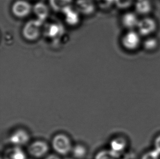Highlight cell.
Instances as JSON below:
<instances>
[{
	"label": "cell",
	"mask_w": 160,
	"mask_h": 159,
	"mask_svg": "<svg viewBox=\"0 0 160 159\" xmlns=\"http://www.w3.org/2000/svg\"><path fill=\"white\" fill-rule=\"evenodd\" d=\"M50 147V145L45 141L36 140L28 144L27 153L33 158L43 159L48 156Z\"/></svg>",
	"instance_id": "7a4b0ae2"
},
{
	"label": "cell",
	"mask_w": 160,
	"mask_h": 159,
	"mask_svg": "<svg viewBox=\"0 0 160 159\" xmlns=\"http://www.w3.org/2000/svg\"><path fill=\"white\" fill-rule=\"evenodd\" d=\"M160 153L155 149L145 154L142 159H159Z\"/></svg>",
	"instance_id": "4fadbf2b"
},
{
	"label": "cell",
	"mask_w": 160,
	"mask_h": 159,
	"mask_svg": "<svg viewBox=\"0 0 160 159\" xmlns=\"http://www.w3.org/2000/svg\"><path fill=\"white\" fill-rule=\"evenodd\" d=\"M123 47L128 50H135L141 44V35L138 32L130 30L123 36L122 39Z\"/></svg>",
	"instance_id": "277c9868"
},
{
	"label": "cell",
	"mask_w": 160,
	"mask_h": 159,
	"mask_svg": "<svg viewBox=\"0 0 160 159\" xmlns=\"http://www.w3.org/2000/svg\"><path fill=\"white\" fill-rule=\"evenodd\" d=\"M144 46L148 51H152L156 49L158 46V41L154 38H149L144 43Z\"/></svg>",
	"instance_id": "7c38bea8"
},
{
	"label": "cell",
	"mask_w": 160,
	"mask_h": 159,
	"mask_svg": "<svg viewBox=\"0 0 160 159\" xmlns=\"http://www.w3.org/2000/svg\"><path fill=\"white\" fill-rule=\"evenodd\" d=\"M31 136L26 129L18 128L11 132L9 136V142L13 146L21 147L30 142Z\"/></svg>",
	"instance_id": "3957f363"
},
{
	"label": "cell",
	"mask_w": 160,
	"mask_h": 159,
	"mask_svg": "<svg viewBox=\"0 0 160 159\" xmlns=\"http://www.w3.org/2000/svg\"><path fill=\"white\" fill-rule=\"evenodd\" d=\"M117 157L115 156L112 152L109 150H101L98 151L95 155L94 159H117Z\"/></svg>",
	"instance_id": "8fae6325"
},
{
	"label": "cell",
	"mask_w": 160,
	"mask_h": 159,
	"mask_svg": "<svg viewBox=\"0 0 160 159\" xmlns=\"http://www.w3.org/2000/svg\"><path fill=\"white\" fill-rule=\"evenodd\" d=\"M139 20L136 14L133 13H128L125 14L122 19L123 25L126 28L132 30L135 27H137Z\"/></svg>",
	"instance_id": "ba28073f"
},
{
	"label": "cell",
	"mask_w": 160,
	"mask_h": 159,
	"mask_svg": "<svg viewBox=\"0 0 160 159\" xmlns=\"http://www.w3.org/2000/svg\"><path fill=\"white\" fill-rule=\"evenodd\" d=\"M126 146V142L123 138L117 137L112 139L110 143V150L118 158L123 152Z\"/></svg>",
	"instance_id": "8992f818"
},
{
	"label": "cell",
	"mask_w": 160,
	"mask_h": 159,
	"mask_svg": "<svg viewBox=\"0 0 160 159\" xmlns=\"http://www.w3.org/2000/svg\"><path fill=\"white\" fill-rule=\"evenodd\" d=\"M4 159H26V155L20 147L13 146L5 152Z\"/></svg>",
	"instance_id": "52a82bcc"
},
{
	"label": "cell",
	"mask_w": 160,
	"mask_h": 159,
	"mask_svg": "<svg viewBox=\"0 0 160 159\" xmlns=\"http://www.w3.org/2000/svg\"><path fill=\"white\" fill-rule=\"evenodd\" d=\"M137 9L139 13L147 14L151 9V4L148 0H139L137 4Z\"/></svg>",
	"instance_id": "30bf717a"
},
{
	"label": "cell",
	"mask_w": 160,
	"mask_h": 159,
	"mask_svg": "<svg viewBox=\"0 0 160 159\" xmlns=\"http://www.w3.org/2000/svg\"><path fill=\"white\" fill-rule=\"evenodd\" d=\"M44 159H60V156L56 154V155H50L44 157Z\"/></svg>",
	"instance_id": "9a60e30c"
},
{
	"label": "cell",
	"mask_w": 160,
	"mask_h": 159,
	"mask_svg": "<svg viewBox=\"0 0 160 159\" xmlns=\"http://www.w3.org/2000/svg\"><path fill=\"white\" fill-rule=\"evenodd\" d=\"M73 145L69 136L64 133H56L52 138L50 143L52 150L59 156L71 154Z\"/></svg>",
	"instance_id": "6da1fadb"
},
{
	"label": "cell",
	"mask_w": 160,
	"mask_h": 159,
	"mask_svg": "<svg viewBox=\"0 0 160 159\" xmlns=\"http://www.w3.org/2000/svg\"><path fill=\"white\" fill-rule=\"evenodd\" d=\"M138 32L141 36H149L156 31L157 24L155 20L151 17H146L139 20L137 27Z\"/></svg>",
	"instance_id": "5b68a950"
},
{
	"label": "cell",
	"mask_w": 160,
	"mask_h": 159,
	"mask_svg": "<svg viewBox=\"0 0 160 159\" xmlns=\"http://www.w3.org/2000/svg\"><path fill=\"white\" fill-rule=\"evenodd\" d=\"M88 152L87 147L82 143H78L74 144L71 154L76 159H83L87 157Z\"/></svg>",
	"instance_id": "9c48e42d"
},
{
	"label": "cell",
	"mask_w": 160,
	"mask_h": 159,
	"mask_svg": "<svg viewBox=\"0 0 160 159\" xmlns=\"http://www.w3.org/2000/svg\"><path fill=\"white\" fill-rule=\"evenodd\" d=\"M155 150L158 151V153H160V135L156 138L155 140Z\"/></svg>",
	"instance_id": "5bb4252c"
}]
</instances>
